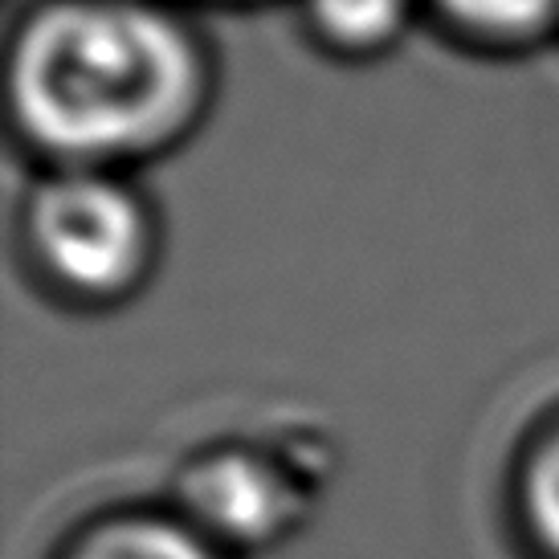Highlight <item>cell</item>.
<instances>
[{
  "label": "cell",
  "instance_id": "1",
  "mask_svg": "<svg viewBox=\"0 0 559 559\" xmlns=\"http://www.w3.org/2000/svg\"><path fill=\"white\" fill-rule=\"evenodd\" d=\"M16 110L62 152H119L156 135L192 91V53L168 16L127 0H66L29 21Z\"/></svg>",
  "mask_w": 559,
  "mask_h": 559
},
{
  "label": "cell",
  "instance_id": "2",
  "mask_svg": "<svg viewBox=\"0 0 559 559\" xmlns=\"http://www.w3.org/2000/svg\"><path fill=\"white\" fill-rule=\"evenodd\" d=\"M33 241L62 282L94 295L115 290L140 262V209L107 180L66 176L41 188L33 204Z\"/></svg>",
  "mask_w": 559,
  "mask_h": 559
},
{
  "label": "cell",
  "instance_id": "3",
  "mask_svg": "<svg viewBox=\"0 0 559 559\" xmlns=\"http://www.w3.org/2000/svg\"><path fill=\"white\" fill-rule=\"evenodd\" d=\"M180 498L209 544H270L290 519V486L249 453H217L192 466Z\"/></svg>",
  "mask_w": 559,
  "mask_h": 559
},
{
  "label": "cell",
  "instance_id": "4",
  "mask_svg": "<svg viewBox=\"0 0 559 559\" xmlns=\"http://www.w3.org/2000/svg\"><path fill=\"white\" fill-rule=\"evenodd\" d=\"M70 559H217V551L197 527L159 523V519H123L82 539Z\"/></svg>",
  "mask_w": 559,
  "mask_h": 559
},
{
  "label": "cell",
  "instance_id": "5",
  "mask_svg": "<svg viewBox=\"0 0 559 559\" xmlns=\"http://www.w3.org/2000/svg\"><path fill=\"white\" fill-rule=\"evenodd\" d=\"M523 507H527L531 535L539 539L544 551L559 559V437H551L527 466Z\"/></svg>",
  "mask_w": 559,
  "mask_h": 559
},
{
  "label": "cell",
  "instance_id": "6",
  "mask_svg": "<svg viewBox=\"0 0 559 559\" xmlns=\"http://www.w3.org/2000/svg\"><path fill=\"white\" fill-rule=\"evenodd\" d=\"M311 4L326 29L347 41H368L389 33L404 9V0H311Z\"/></svg>",
  "mask_w": 559,
  "mask_h": 559
},
{
  "label": "cell",
  "instance_id": "7",
  "mask_svg": "<svg viewBox=\"0 0 559 559\" xmlns=\"http://www.w3.org/2000/svg\"><path fill=\"white\" fill-rule=\"evenodd\" d=\"M453 16H462L466 25L495 33H514L535 25L551 9V0H441Z\"/></svg>",
  "mask_w": 559,
  "mask_h": 559
}]
</instances>
